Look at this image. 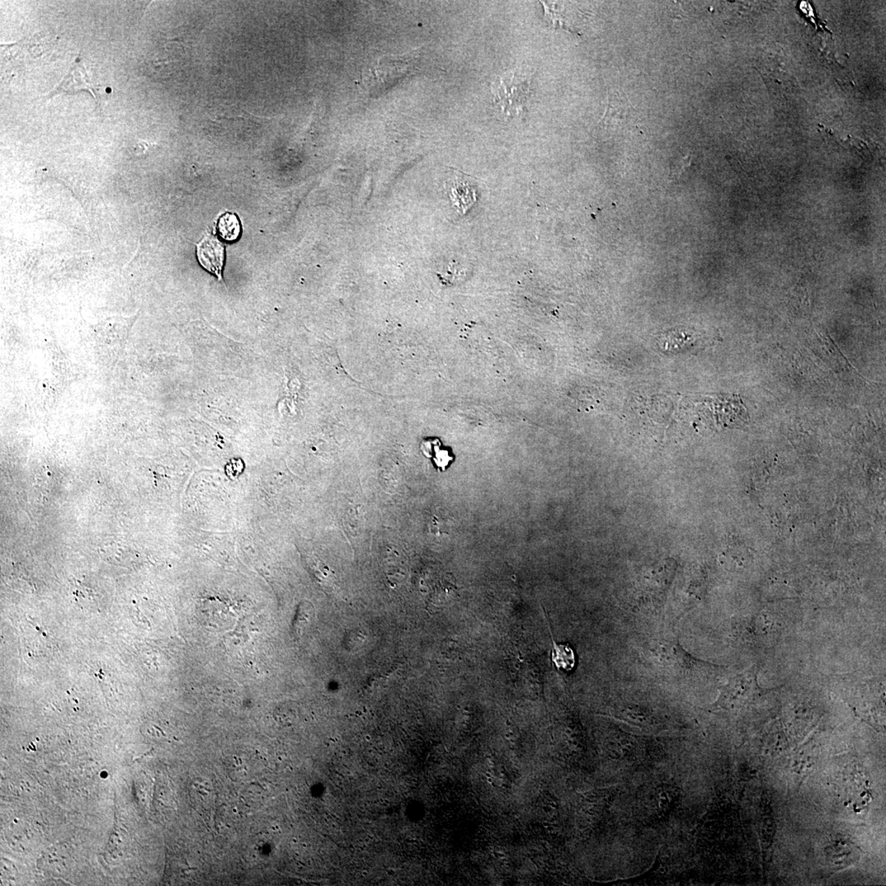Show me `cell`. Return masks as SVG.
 Returning <instances> with one entry per match:
<instances>
[{"mask_svg":"<svg viewBox=\"0 0 886 886\" xmlns=\"http://www.w3.org/2000/svg\"><path fill=\"white\" fill-rule=\"evenodd\" d=\"M421 449L427 458L433 460L438 470L445 471L453 460L450 452L442 449L441 442L438 440H424Z\"/></svg>","mask_w":886,"mask_h":886,"instance_id":"obj_6","label":"cell"},{"mask_svg":"<svg viewBox=\"0 0 886 886\" xmlns=\"http://www.w3.org/2000/svg\"><path fill=\"white\" fill-rule=\"evenodd\" d=\"M366 739H367V741H370V738L369 736H368V737H366Z\"/></svg>","mask_w":886,"mask_h":886,"instance_id":"obj_11","label":"cell"},{"mask_svg":"<svg viewBox=\"0 0 886 886\" xmlns=\"http://www.w3.org/2000/svg\"><path fill=\"white\" fill-rule=\"evenodd\" d=\"M671 639L658 638L645 643L643 656L659 671H664L674 677L685 678L706 664L692 658L681 647L676 638Z\"/></svg>","mask_w":886,"mask_h":886,"instance_id":"obj_1","label":"cell"},{"mask_svg":"<svg viewBox=\"0 0 886 886\" xmlns=\"http://www.w3.org/2000/svg\"><path fill=\"white\" fill-rule=\"evenodd\" d=\"M241 224L238 216L227 213L220 217L218 222V232L225 241L233 242L237 241L241 235Z\"/></svg>","mask_w":886,"mask_h":886,"instance_id":"obj_9","label":"cell"},{"mask_svg":"<svg viewBox=\"0 0 886 886\" xmlns=\"http://www.w3.org/2000/svg\"><path fill=\"white\" fill-rule=\"evenodd\" d=\"M605 115L607 122L610 124H624L630 116V108L626 98H622L618 94L610 96Z\"/></svg>","mask_w":886,"mask_h":886,"instance_id":"obj_7","label":"cell"},{"mask_svg":"<svg viewBox=\"0 0 886 886\" xmlns=\"http://www.w3.org/2000/svg\"><path fill=\"white\" fill-rule=\"evenodd\" d=\"M196 249L197 258L201 266L221 279L225 257L224 245L214 235H207L196 245Z\"/></svg>","mask_w":886,"mask_h":886,"instance_id":"obj_5","label":"cell"},{"mask_svg":"<svg viewBox=\"0 0 886 886\" xmlns=\"http://www.w3.org/2000/svg\"><path fill=\"white\" fill-rule=\"evenodd\" d=\"M553 639V638H551ZM551 661L559 670L572 671L576 667V659L574 650L568 644H558L553 639Z\"/></svg>","mask_w":886,"mask_h":886,"instance_id":"obj_8","label":"cell"},{"mask_svg":"<svg viewBox=\"0 0 886 886\" xmlns=\"http://www.w3.org/2000/svg\"><path fill=\"white\" fill-rule=\"evenodd\" d=\"M368 875H369V873H368L366 870L362 871V876H364V878H365Z\"/></svg>","mask_w":886,"mask_h":886,"instance_id":"obj_10","label":"cell"},{"mask_svg":"<svg viewBox=\"0 0 886 886\" xmlns=\"http://www.w3.org/2000/svg\"><path fill=\"white\" fill-rule=\"evenodd\" d=\"M474 181V178L467 174L451 169L446 187L449 191L452 204L460 215H465L477 200Z\"/></svg>","mask_w":886,"mask_h":886,"instance_id":"obj_4","label":"cell"},{"mask_svg":"<svg viewBox=\"0 0 886 886\" xmlns=\"http://www.w3.org/2000/svg\"><path fill=\"white\" fill-rule=\"evenodd\" d=\"M530 94V82L520 74L511 73L500 79L494 101L508 115H519L524 110Z\"/></svg>","mask_w":886,"mask_h":886,"instance_id":"obj_3","label":"cell"},{"mask_svg":"<svg viewBox=\"0 0 886 886\" xmlns=\"http://www.w3.org/2000/svg\"><path fill=\"white\" fill-rule=\"evenodd\" d=\"M412 59L404 56L379 59L366 77V86L371 95H379L407 77L413 68Z\"/></svg>","mask_w":886,"mask_h":886,"instance_id":"obj_2","label":"cell"}]
</instances>
